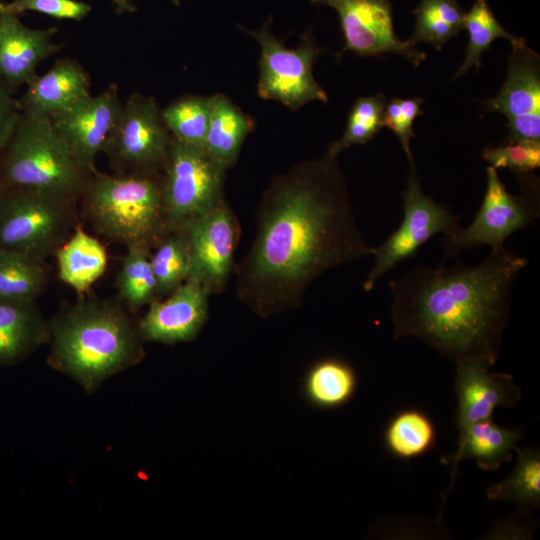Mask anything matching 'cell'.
Wrapping results in <instances>:
<instances>
[{"label":"cell","instance_id":"d6986e66","mask_svg":"<svg viewBox=\"0 0 540 540\" xmlns=\"http://www.w3.org/2000/svg\"><path fill=\"white\" fill-rule=\"evenodd\" d=\"M19 104L21 112L51 118L91 94L90 77L76 60L62 58L28 85Z\"/></svg>","mask_w":540,"mask_h":540},{"label":"cell","instance_id":"277c9868","mask_svg":"<svg viewBox=\"0 0 540 540\" xmlns=\"http://www.w3.org/2000/svg\"><path fill=\"white\" fill-rule=\"evenodd\" d=\"M82 197L95 228L112 240L151 250L170 232L162 174L94 171Z\"/></svg>","mask_w":540,"mask_h":540},{"label":"cell","instance_id":"603a6c76","mask_svg":"<svg viewBox=\"0 0 540 540\" xmlns=\"http://www.w3.org/2000/svg\"><path fill=\"white\" fill-rule=\"evenodd\" d=\"M59 278L78 293H84L103 275L107 252L99 240L76 226L55 251Z\"/></svg>","mask_w":540,"mask_h":540},{"label":"cell","instance_id":"3957f363","mask_svg":"<svg viewBox=\"0 0 540 540\" xmlns=\"http://www.w3.org/2000/svg\"><path fill=\"white\" fill-rule=\"evenodd\" d=\"M141 338L120 306L82 299L62 309L49 325V363L93 392L141 360Z\"/></svg>","mask_w":540,"mask_h":540},{"label":"cell","instance_id":"e0dca14e","mask_svg":"<svg viewBox=\"0 0 540 540\" xmlns=\"http://www.w3.org/2000/svg\"><path fill=\"white\" fill-rule=\"evenodd\" d=\"M208 290L188 277L165 300L155 299L139 322L143 339L175 344L194 339L208 318Z\"/></svg>","mask_w":540,"mask_h":540},{"label":"cell","instance_id":"6da1fadb","mask_svg":"<svg viewBox=\"0 0 540 540\" xmlns=\"http://www.w3.org/2000/svg\"><path fill=\"white\" fill-rule=\"evenodd\" d=\"M337 156L299 162L272 179L252 244L235 267L236 295L263 317L298 307L327 271L373 254Z\"/></svg>","mask_w":540,"mask_h":540},{"label":"cell","instance_id":"74e56055","mask_svg":"<svg viewBox=\"0 0 540 540\" xmlns=\"http://www.w3.org/2000/svg\"><path fill=\"white\" fill-rule=\"evenodd\" d=\"M119 13H133L136 7L129 0H112Z\"/></svg>","mask_w":540,"mask_h":540},{"label":"cell","instance_id":"5b68a950","mask_svg":"<svg viewBox=\"0 0 540 540\" xmlns=\"http://www.w3.org/2000/svg\"><path fill=\"white\" fill-rule=\"evenodd\" d=\"M92 173L85 170L49 117L21 113L0 153V185L74 202Z\"/></svg>","mask_w":540,"mask_h":540},{"label":"cell","instance_id":"1f68e13d","mask_svg":"<svg viewBox=\"0 0 540 540\" xmlns=\"http://www.w3.org/2000/svg\"><path fill=\"white\" fill-rule=\"evenodd\" d=\"M150 255L146 248L128 246L122 260L117 285L121 299L131 310L157 299V283Z\"/></svg>","mask_w":540,"mask_h":540},{"label":"cell","instance_id":"4fadbf2b","mask_svg":"<svg viewBox=\"0 0 540 540\" xmlns=\"http://www.w3.org/2000/svg\"><path fill=\"white\" fill-rule=\"evenodd\" d=\"M336 10L345 45L343 51L359 56L393 53L418 66L426 54L397 38L389 0H310Z\"/></svg>","mask_w":540,"mask_h":540},{"label":"cell","instance_id":"7a4b0ae2","mask_svg":"<svg viewBox=\"0 0 540 540\" xmlns=\"http://www.w3.org/2000/svg\"><path fill=\"white\" fill-rule=\"evenodd\" d=\"M527 264L503 247L476 265L413 268L389 282L394 337H417L454 361L497 357L513 285Z\"/></svg>","mask_w":540,"mask_h":540},{"label":"cell","instance_id":"7c38bea8","mask_svg":"<svg viewBox=\"0 0 540 540\" xmlns=\"http://www.w3.org/2000/svg\"><path fill=\"white\" fill-rule=\"evenodd\" d=\"M191 255L189 277L197 279L211 294L221 293L234 269L239 223L225 198L181 227ZM180 229V228H179Z\"/></svg>","mask_w":540,"mask_h":540},{"label":"cell","instance_id":"ac0fdd59","mask_svg":"<svg viewBox=\"0 0 540 540\" xmlns=\"http://www.w3.org/2000/svg\"><path fill=\"white\" fill-rule=\"evenodd\" d=\"M4 8V7H3ZM57 27L32 29L18 15H0V78L14 93L36 76L38 65L62 47L53 41Z\"/></svg>","mask_w":540,"mask_h":540},{"label":"cell","instance_id":"9a60e30c","mask_svg":"<svg viewBox=\"0 0 540 540\" xmlns=\"http://www.w3.org/2000/svg\"><path fill=\"white\" fill-rule=\"evenodd\" d=\"M121 105L118 86L112 83L100 94H89L50 118L73 156L89 173L96 171L95 159L105 147Z\"/></svg>","mask_w":540,"mask_h":540},{"label":"cell","instance_id":"8d00e7d4","mask_svg":"<svg viewBox=\"0 0 540 540\" xmlns=\"http://www.w3.org/2000/svg\"><path fill=\"white\" fill-rule=\"evenodd\" d=\"M21 113L19 100L0 78V153L9 141Z\"/></svg>","mask_w":540,"mask_h":540},{"label":"cell","instance_id":"cb8c5ba5","mask_svg":"<svg viewBox=\"0 0 540 540\" xmlns=\"http://www.w3.org/2000/svg\"><path fill=\"white\" fill-rule=\"evenodd\" d=\"M46 284L43 259L0 247V299L36 301Z\"/></svg>","mask_w":540,"mask_h":540},{"label":"cell","instance_id":"8992f818","mask_svg":"<svg viewBox=\"0 0 540 540\" xmlns=\"http://www.w3.org/2000/svg\"><path fill=\"white\" fill-rule=\"evenodd\" d=\"M74 202L0 185V247L43 259L72 229Z\"/></svg>","mask_w":540,"mask_h":540},{"label":"cell","instance_id":"8fae6325","mask_svg":"<svg viewBox=\"0 0 540 540\" xmlns=\"http://www.w3.org/2000/svg\"><path fill=\"white\" fill-rule=\"evenodd\" d=\"M486 176L483 201L472 222L444 236L445 257L481 245H488L491 250L502 249L509 236L534 222L536 210L526 198L509 193L497 169L488 166Z\"/></svg>","mask_w":540,"mask_h":540},{"label":"cell","instance_id":"ba28073f","mask_svg":"<svg viewBox=\"0 0 540 540\" xmlns=\"http://www.w3.org/2000/svg\"><path fill=\"white\" fill-rule=\"evenodd\" d=\"M244 30L261 49L257 85L260 98L278 101L291 110L315 100L328 101L325 90L313 77V65L322 49L311 35H304L296 48H288L267 25L255 31Z\"/></svg>","mask_w":540,"mask_h":540},{"label":"cell","instance_id":"30bf717a","mask_svg":"<svg viewBox=\"0 0 540 540\" xmlns=\"http://www.w3.org/2000/svg\"><path fill=\"white\" fill-rule=\"evenodd\" d=\"M401 196L403 220L383 244L374 247V263L363 283L365 291L372 290L396 265L415 256L434 235L449 236L461 228L460 218L448 206L437 203L423 192L414 163H410L406 188Z\"/></svg>","mask_w":540,"mask_h":540},{"label":"cell","instance_id":"836d02e7","mask_svg":"<svg viewBox=\"0 0 540 540\" xmlns=\"http://www.w3.org/2000/svg\"><path fill=\"white\" fill-rule=\"evenodd\" d=\"M482 157L495 169L527 173L540 166V141H504L500 146L484 149Z\"/></svg>","mask_w":540,"mask_h":540},{"label":"cell","instance_id":"7402d4cb","mask_svg":"<svg viewBox=\"0 0 540 540\" xmlns=\"http://www.w3.org/2000/svg\"><path fill=\"white\" fill-rule=\"evenodd\" d=\"M252 128V120L227 96L217 93L210 97L203 149L227 170L236 163L241 146Z\"/></svg>","mask_w":540,"mask_h":540},{"label":"cell","instance_id":"e575fe53","mask_svg":"<svg viewBox=\"0 0 540 540\" xmlns=\"http://www.w3.org/2000/svg\"><path fill=\"white\" fill-rule=\"evenodd\" d=\"M422 98H392L386 102L383 126L388 127L397 136L410 163H413L410 140L415 137L412 125L417 116L423 114Z\"/></svg>","mask_w":540,"mask_h":540},{"label":"cell","instance_id":"d590c367","mask_svg":"<svg viewBox=\"0 0 540 540\" xmlns=\"http://www.w3.org/2000/svg\"><path fill=\"white\" fill-rule=\"evenodd\" d=\"M4 10L19 15L24 12H37L57 19L80 21L92 10V7L78 0H12L4 3Z\"/></svg>","mask_w":540,"mask_h":540},{"label":"cell","instance_id":"d4e9b609","mask_svg":"<svg viewBox=\"0 0 540 540\" xmlns=\"http://www.w3.org/2000/svg\"><path fill=\"white\" fill-rule=\"evenodd\" d=\"M356 388L353 369L344 361L327 358L316 362L307 372L304 392L307 399L320 408L345 404Z\"/></svg>","mask_w":540,"mask_h":540},{"label":"cell","instance_id":"2e32d148","mask_svg":"<svg viewBox=\"0 0 540 540\" xmlns=\"http://www.w3.org/2000/svg\"><path fill=\"white\" fill-rule=\"evenodd\" d=\"M496 359L484 354L455 361L456 428L459 437L475 422L491 417L495 408L514 406L521 398V390L511 375L490 372Z\"/></svg>","mask_w":540,"mask_h":540},{"label":"cell","instance_id":"ab89813d","mask_svg":"<svg viewBox=\"0 0 540 540\" xmlns=\"http://www.w3.org/2000/svg\"><path fill=\"white\" fill-rule=\"evenodd\" d=\"M169 1H171L175 5H178L180 3V0H169Z\"/></svg>","mask_w":540,"mask_h":540},{"label":"cell","instance_id":"f35d334b","mask_svg":"<svg viewBox=\"0 0 540 540\" xmlns=\"http://www.w3.org/2000/svg\"><path fill=\"white\" fill-rule=\"evenodd\" d=\"M3 6H4V3L0 1V15L2 14L4 10Z\"/></svg>","mask_w":540,"mask_h":540},{"label":"cell","instance_id":"484cf974","mask_svg":"<svg viewBox=\"0 0 540 540\" xmlns=\"http://www.w3.org/2000/svg\"><path fill=\"white\" fill-rule=\"evenodd\" d=\"M517 460L511 473L487 488L489 500L512 502L525 508L540 505V452L538 448H518Z\"/></svg>","mask_w":540,"mask_h":540},{"label":"cell","instance_id":"4316f807","mask_svg":"<svg viewBox=\"0 0 540 540\" xmlns=\"http://www.w3.org/2000/svg\"><path fill=\"white\" fill-rule=\"evenodd\" d=\"M415 28L406 42L415 46L427 42L441 50L463 29L465 12L457 0H420L414 10Z\"/></svg>","mask_w":540,"mask_h":540},{"label":"cell","instance_id":"83f0119b","mask_svg":"<svg viewBox=\"0 0 540 540\" xmlns=\"http://www.w3.org/2000/svg\"><path fill=\"white\" fill-rule=\"evenodd\" d=\"M463 29L468 32V46L464 61L454 74V78L466 74L473 66L481 67V57L497 38H506L512 46L525 43L504 29L496 19L486 0H475L471 9L465 13Z\"/></svg>","mask_w":540,"mask_h":540},{"label":"cell","instance_id":"f546056e","mask_svg":"<svg viewBox=\"0 0 540 540\" xmlns=\"http://www.w3.org/2000/svg\"><path fill=\"white\" fill-rule=\"evenodd\" d=\"M435 441V429L427 415L416 409L398 413L385 432L389 451L403 459L420 456L430 450Z\"/></svg>","mask_w":540,"mask_h":540},{"label":"cell","instance_id":"d6a6232c","mask_svg":"<svg viewBox=\"0 0 540 540\" xmlns=\"http://www.w3.org/2000/svg\"><path fill=\"white\" fill-rule=\"evenodd\" d=\"M386 102V96L382 93L359 97L349 112L342 137L332 142L327 152L338 156L341 151L352 145L371 141L383 127Z\"/></svg>","mask_w":540,"mask_h":540},{"label":"cell","instance_id":"4dcf8cb0","mask_svg":"<svg viewBox=\"0 0 540 540\" xmlns=\"http://www.w3.org/2000/svg\"><path fill=\"white\" fill-rule=\"evenodd\" d=\"M210 115V97L186 95L162 109L164 123L173 139L203 148Z\"/></svg>","mask_w":540,"mask_h":540},{"label":"cell","instance_id":"ffe728a7","mask_svg":"<svg viewBox=\"0 0 540 540\" xmlns=\"http://www.w3.org/2000/svg\"><path fill=\"white\" fill-rule=\"evenodd\" d=\"M49 339V325L35 301L0 299V365L24 360Z\"/></svg>","mask_w":540,"mask_h":540},{"label":"cell","instance_id":"f1b7e54d","mask_svg":"<svg viewBox=\"0 0 540 540\" xmlns=\"http://www.w3.org/2000/svg\"><path fill=\"white\" fill-rule=\"evenodd\" d=\"M150 255L151 267L157 283V298L171 293L190 275V246L185 231L172 230Z\"/></svg>","mask_w":540,"mask_h":540},{"label":"cell","instance_id":"52a82bcc","mask_svg":"<svg viewBox=\"0 0 540 540\" xmlns=\"http://www.w3.org/2000/svg\"><path fill=\"white\" fill-rule=\"evenodd\" d=\"M225 172L203 148L172 138L162 173L164 209L171 231L183 227L224 198Z\"/></svg>","mask_w":540,"mask_h":540},{"label":"cell","instance_id":"9c48e42d","mask_svg":"<svg viewBox=\"0 0 540 540\" xmlns=\"http://www.w3.org/2000/svg\"><path fill=\"white\" fill-rule=\"evenodd\" d=\"M171 142L156 99L134 93L122 103L103 152L120 173L162 174Z\"/></svg>","mask_w":540,"mask_h":540},{"label":"cell","instance_id":"5bb4252c","mask_svg":"<svg viewBox=\"0 0 540 540\" xmlns=\"http://www.w3.org/2000/svg\"><path fill=\"white\" fill-rule=\"evenodd\" d=\"M488 111L508 119L505 141H540V62L526 46H512L506 81L494 98L483 101Z\"/></svg>","mask_w":540,"mask_h":540},{"label":"cell","instance_id":"44dd1931","mask_svg":"<svg viewBox=\"0 0 540 540\" xmlns=\"http://www.w3.org/2000/svg\"><path fill=\"white\" fill-rule=\"evenodd\" d=\"M522 436L521 428L501 427L491 417L469 426L459 437L457 451L452 457V483L457 466L464 459H474L477 466L486 471L498 469L511 459L512 450Z\"/></svg>","mask_w":540,"mask_h":540}]
</instances>
